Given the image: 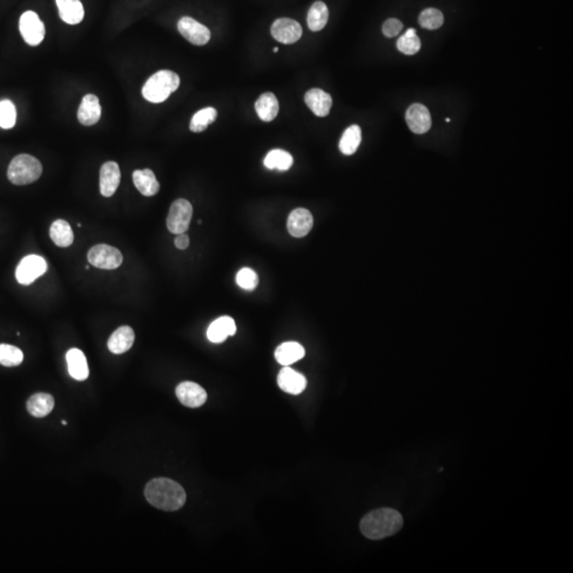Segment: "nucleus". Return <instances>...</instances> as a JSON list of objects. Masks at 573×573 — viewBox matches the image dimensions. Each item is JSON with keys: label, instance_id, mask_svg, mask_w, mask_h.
<instances>
[{"label": "nucleus", "instance_id": "1", "mask_svg": "<svg viewBox=\"0 0 573 573\" xmlns=\"http://www.w3.org/2000/svg\"><path fill=\"white\" fill-rule=\"evenodd\" d=\"M147 501L159 510L175 512L183 508L186 502L185 490L177 482L168 478L151 480L144 488Z\"/></svg>", "mask_w": 573, "mask_h": 573}, {"label": "nucleus", "instance_id": "2", "mask_svg": "<svg viewBox=\"0 0 573 573\" xmlns=\"http://www.w3.org/2000/svg\"><path fill=\"white\" fill-rule=\"evenodd\" d=\"M403 525V515L398 511L382 508L372 511L361 519L360 531L366 539L380 541L396 534Z\"/></svg>", "mask_w": 573, "mask_h": 573}, {"label": "nucleus", "instance_id": "3", "mask_svg": "<svg viewBox=\"0 0 573 573\" xmlns=\"http://www.w3.org/2000/svg\"><path fill=\"white\" fill-rule=\"evenodd\" d=\"M180 82V76L170 70L155 72L142 88V96L149 102H163L179 88Z\"/></svg>", "mask_w": 573, "mask_h": 573}, {"label": "nucleus", "instance_id": "4", "mask_svg": "<svg viewBox=\"0 0 573 573\" xmlns=\"http://www.w3.org/2000/svg\"><path fill=\"white\" fill-rule=\"evenodd\" d=\"M43 166L32 155L20 154L14 157L8 168V179L14 185L22 186L34 183L41 177Z\"/></svg>", "mask_w": 573, "mask_h": 573}, {"label": "nucleus", "instance_id": "5", "mask_svg": "<svg viewBox=\"0 0 573 573\" xmlns=\"http://www.w3.org/2000/svg\"><path fill=\"white\" fill-rule=\"evenodd\" d=\"M192 210L191 203L188 202L185 198L175 200L171 204L168 217H167V227L171 233L175 235L186 233L189 229L190 221H191Z\"/></svg>", "mask_w": 573, "mask_h": 573}, {"label": "nucleus", "instance_id": "6", "mask_svg": "<svg viewBox=\"0 0 573 573\" xmlns=\"http://www.w3.org/2000/svg\"><path fill=\"white\" fill-rule=\"evenodd\" d=\"M88 259L96 268L115 270L121 266L123 256L119 250L109 244H97L88 252Z\"/></svg>", "mask_w": 573, "mask_h": 573}, {"label": "nucleus", "instance_id": "7", "mask_svg": "<svg viewBox=\"0 0 573 573\" xmlns=\"http://www.w3.org/2000/svg\"><path fill=\"white\" fill-rule=\"evenodd\" d=\"M46 260L39 255L26 256L16 269L15 276L20 285H31L35 279L47 272Z\"/></svg>", "mask_w": 573, "mask_h": 573}, {"label": "nucleus", "instance_id": "8", "mask_svg": "<svg viewBox=\"0 0 573 573\" xmlns=\"http://www.w3.org/2000/svg\"><path fill=\"white\" fill-rule=\"evenodd\" d=\"M20 31L25 42L30 46H39L45 37V26L35 12L27 11L20 16Z\"/></svg>", "mask_w": 573, "mask_h": 573}, {"label": "nucleus", "instance_id": "9", "mask_svg": "<svg viewBox=\"0 0 573 573\" xmlns=\"http://www.w3.org/2000/svg\"><path fill=\"white\" fill-rule=\"evenodd\" d=\"M271 34L281 44H295L303 34V28L297 20L291 18H279L273 22Z\"/></svg>", "mask_w": 573, "mask_h": 573}, {"label": "nucleus", "instance_id": "10", "mask_svg": "<svg viewBox=\"0 0 573 573\" xmlns=\"http://www.w3.org/2000/svg\"><path fill=\"white\" fill-rule=\"evenodd\" d=\"M177 29L180 33L187 39L188 42L196 46H204L210 42V29L204 25L194 20V18H182L177 22Z\"/></svg>", "mask_w": 573, "mask_h": 573}, {"label": "nucleus", "instance_id": "11", "mask_svg": "<svg viewBox=\"0 0 573 573\" xmlns=\"http://www.w3.org/2000/svg\"><path fill=\"white\" fill-rule=\"evenodd\" d=\"M175 394L182 405L188 407H198L208 400V393L196 382H181L175 389Z\"/></svg>", "mask_w": 573, "mask_h": 573}, {"label": "nucleus", "instance_id": "12", "mask_svg": "<svg viewBox=\"0 0 573 573\" xmlns=\"http://www.w3.org/2000/svg\"><path fill=\"white\" fill-rule=\"evenodd\" d=\"M407 127L415 134H424L431 128L432 120L429 109L423 105H412L405 113Z\"/></svg>", "mask_w": 573, "mask_h": 573}, {"label": "nucleus", "instance_id": "13", "mask_svg": "<svg viewBox=\"0 0 573 573\" xmlns=\"http://www.w3.org/2000/svg\"><path fill=\"white\" fill-rule=\"evenodd\" d=\"M277 384L283 392L299 395L305 391L307 380L305 376L297 373L289 366H285L277 376Z\"/></svg>", "mask_w": 573, "mask_h": 573}, {"label": "nucleus", "instance_id": "14", "mask_svg": "<svg viewBox=\"0 0 573 573\" xmlns=\"http://www.w3.org/2000/svg\"><path fill=\"white\" fill-rule=\"evenodd\" d=\"M314 217L306 208H297L291 213L287 222L289 233L295 238H303L311 231Z\"/></svg>", "mask_w": 573, "mask_h": 573}, {"label": "nucleus", "instance_id": "15", "mask_svg": "<svg viewBox=\"0 0 573 573\" xmlns=\"http://www.w3.org/2000/svg\"><path fill=\"white\" fill-rule=\"evenodd\" d=\"M121 173L119 166L115 161H107L103 163L100 170V192L103 196H113L119 187Z\"/></svg>", "mask_w": 573, "mask_h": 573}, {"label": "nucleus", "instance_id": "16", "mask_svg": "<svg viewBox=\"0 0 573 573\" xmlns=\"http://www.w3.org/2000/svg\"><path fill=\"white\" fill-rule=\"evenodd\" d=\"M101 107L98 97L93 94L84 96L78 109V119L81 125L90 127L100 120Z\"/></svg>", "mask_w": 573, "mask_h": 573}, {"label": "nucleus", "instance_id": "17", "mask_svg": "<svg viewBox=\"0 0 573 573\" xmlns=\"http://www.w3.org/2000/svg\"><path fill=\"white\" fill-rule=\"evenodd\" d=\"M305 102L311 109L312 113L318 117H325L330 114L332 107V98L320 88H312L305 95Z\"/></svg>", "mask_w": 573, "mask_h": 573}, {"label": "nucleus", "instance_id": "18", "mask_svg": "<svg viewBox=\"0 0 573 573\" xmlns=\"http://www.w3.org/2000/svg\"><path fill=\"white\" fill-rule=\"evenodd\" d=\"M68 372L74 379L84 382L90 376L88 360L83 351L78 349H72L66 353Z\"/></svg>", "mask_w": 573, "mask_h": 573}, {"label": "nucleus", "instance_id": "19", "mask_svg": "<svg viewBox=\"0 0 573 573\" xmlns=\"http://www.w3.org/2000/svg\"><path fill=\"white\" fill-rule=\"evenodd\" d=\"M237 332L235 321L231 316H221L210 325L208 338L213 343H222L227 337L234 336Z\"/></svg>", "mask_w": 573, "mask_h": 573}, {"label": "nucleus", "instance_id": "20", "mask_svg": "<svg viewBox=\"0 0 573 573\" xmlns=\"http://www.w3.org/2000/svg\"><path fill=\"white\" fill-rule=\"evenodd\" d=\"M134 340H135V334L131 327L121 326L109 337L107 347L111 353L120 355V353L129 351L133 346Z\"/></svg>", "mask_w": 573, "mask_h": 573}, {"label": "nucleus", "instance_id": "21", "mask_svg": "<svg viewBox=\"0 0 573 573\" xmlns=\"http://www.w3.org/2000/svg\"><path fill=\"white\" fill-rule=\"evenodd\" d=\"M60 18L66 24L78 25L84 18V8L80 0H55Z\"/></svg>", "mask_w": 573, "mask_h": 573}, {"label": "nucleus", "instance_id": "22", "mask_svg": "<svg viewBox=\"0 0 573 573\" xmlns=\"http://www.w3.org/2000/svg\"><path fill=\"white\" fill-rule=\"evenodd\" d=\"M55 398L47 393H36L27 401V410L34 417H45L53 412Z\"/></svg>", "mask_w": 573, "mask_h": 573}, {"label": "nucleus", "instance_id": "23", "mask_svg": "<svg viewBox=\"0 0 573 573\" xmlns=\"http://www.w3.org/2000/svg\"><path fill=\"white\" fill-rule=\"evenodd\" d=\"M305 349L297 342H285L275 351V359L281 365L288 366L305 357Z\"/></svg>", "mask_w": 573, "mask_h": 573}, {"label": "nucleus", "instance_id": "24", "mask_svg": "<svg viewBox=\"0 0 573 573\" xmlns=\"http://www.w3.org/2000/svg\"><path fill=\"white\" fill-rule=\"evenodd\" d=\"M133 182L134 185L142 196H153L159 191V181L151 169L134 171Z\"/></svg>", "mask_w": 573, "mask_h": 573}, {"label": "nucleus", "instance_id": "25", "mask_svg": "<svg viewBox=\"0 0 573 573\" xmlns=\"http://www.w3.org/2000/svg\"><path fill=\"white\" fill-rule=\"evenodd\" d=\"M258 117L264 122H270L276 118L279 112V103L272 93H264L255 103Z\"/></svg>", "mask_w": 573, "mask_h": 573}, {"label": "nucleus", "instance_id": "26", "mask_svg": "<svg viewBox=\"0 0 573 573\" xmlns=\"http://www.w3.org/2000/svg\"><path fill=\"white\" fill-rule=\"evenodd\" d=\"M50 238L58 247L68 248L74 242V231L67 221L59 219L51 225Z\"/></svg>", "mask_w": 573, "mask_h": 573}, {"label": "nucleus", "instance_id": "27", "mask_svg": "<svg viewBox=\"0 0 573 573\" xmlns=\"http://www.w3.org/2000/svg\"><path fill=\"white\" fill-rule=\"evenodd\" d=\"M264 163L270 170L277 169L279 171H287L292 167L293 157L287 151L275 149L267 154Z\"/></svg>", "mask_w": 573, "mask_h": 573}, {"label": "nucleus", "instance_id": "28", "mask_svg": "<svg viewBox=\"0 0 573 573\" xmlns=\"http://www.w3.org/2000/svg\"><path fill=\"white\" fill-rule=\"evenodd\" d=\"M328 18H330V11L327 6L323 1H316L308 12V27L314 32L321 31L326 26Z\"/></svg>", "mask_w": 573, "mask_h": 573}, {"label": "nucleus", "instance_id": "29", "mask_svg": "<svg viewBox=\"0 0 573 573\" xmlns=\"http://www.w3.org/2000/svg\"><path fill=\"white\" fill-rule=\"evenodd\" d=\"M217 117H218V112L214 107H210L201 109L191 118L189 126L190 131L194 133L205 131L208 126L216 121Z\"/></svg>", "mask_w": 573, "mask_h": 573}, {"label": "nucleus", "instance_id": "30", "mask_svg": "<svg viewBox=\"0 0 573 573\" xmlns=\"http://www.w3.org/2000/svg\"><path fill=\"white\" fill-rule=\"evenodd\" d=\"M361 129L359 126H351L341 137L339 148L345 155H353L361 144Z\"/></svg>", "mask_w": 573, "mask_h": 573}, {"label": "nucleus", "instance_id": "31", "mask_svg": "<svg viewBox=\"0 0 573 573\" xmlns=\"http://www.w3.org/2000/svg\"><path fill=\"white\" fill-rule=\"evenodd\" d=\"M421 46V39L417 36L414 29H409L397 41V49L407 55H413L419 53Z\"/></svg>", "mask_w": 573, "mask_h": 573}, {"label": "nucleus", "instance_id": "32", "mask_svg": "<svg viewBox=\"0 0 573 573\" xmlns=\"http://www.w3.org/2000/svg\"><path fill=\"white\" fill-rule=\"evenodd\" d=\"M24 361V353L18 347L0 344V364L7 368L18 366Z\"/></svg>", "mask_w": 573, "mask_h": 573}, {"label": "nucleus", "instance_id": "33", "mask_svg": "<svg viewBox=\"0 0 573 573\" xmlns=\"http://www.w3.org/2000/svg\"><path fill=\"white\" fill-rule=\"evenodd\" d=\"M419 25L428 30H436L444 24V15L440 10L429 8L424 10L419 18Z\"/></svg>", "mask_w": 573, "mask_h": 573}, {"label": "nucleus", "instance_id": "34", "mask_svg": "<svg viewBox=\"0 0 573 573\" xmlns=\"http://www.w3.org/2000/svg\"><path fill=\"white\" fill-rule=\"evenodd\" d=\"M16 122V109L10 100L0 101V128L9 130L14 128Z\"/></svg>", "mask_w": 573, "mask_h": 573}, {"label": "nucleus", "instance_id": "35", "mask_svg": "<svg viewBox=\"0 0 573 573\" xmlns=\"http://www.w3.org/2000/svg\"><path fill=\"white\" fill-rule=\"evenodd\" d=\"M236 281H237L240 288L247 291H253L257 287L259 279H258L255 271L249 268H243L237 273Z\"/></svg>", "mask_w": 573, "mask_h": 573}, {"label": "nucleus", "instance_id": "36", "mask_svg": "<svg viewBox=\"0 0 573 573\" xmlns=\"http://www.w3.org/2000/svg\"><path fill=\"white\" fill-rule=\"evenodd\" d=\"M403 25L400 20H396V18H390V20L384 22V26H382V32L386 37L397 36L403 30Z\"/></svg>", "mask_w": 573, "mask_h": 573}, {"label": "nucleus", "instance_id": "37", "mask_svg": "<svg viewBox=\"0 0 573 573\" xmlns=\"http://www.w3.org/2000/svg\"><path fill=\"white\" fill-rule=\"evenodd\" d=\"M175 247L179 250H186L189 247V237L185 233L180 234L175 240Z\"/></svg>", "mask_w": 573, "mask_h": 573}, {"label": "nucleus", "instance_id": "38", "mask_svg": "<svg viewBox=\"0 0 573 573\" xmlns=\"http://www.w3.org/2000/svg\"><path fill=\"white\" fill-rule=\"evenodd\" d=\"M273 51H274V53H278V48H277V47H275V48L273 49Z\"/></svg>", "mask_w": 573, "mask_h": 573}, {"label": "nucleus", "instance_id": "39", "mask_svg": "<svg viewBox=\"0 0 573 573\" xmlns=\"http://www.w3.org/2000/svg\"><path fill=\"white\" fill-rule=\"evenodd\" d=\"M62 424H63L64 426H66L67 425V422L62 421Z\"/></svg>", "mask_w": 573, "mask_h": 573}]
</instances>
